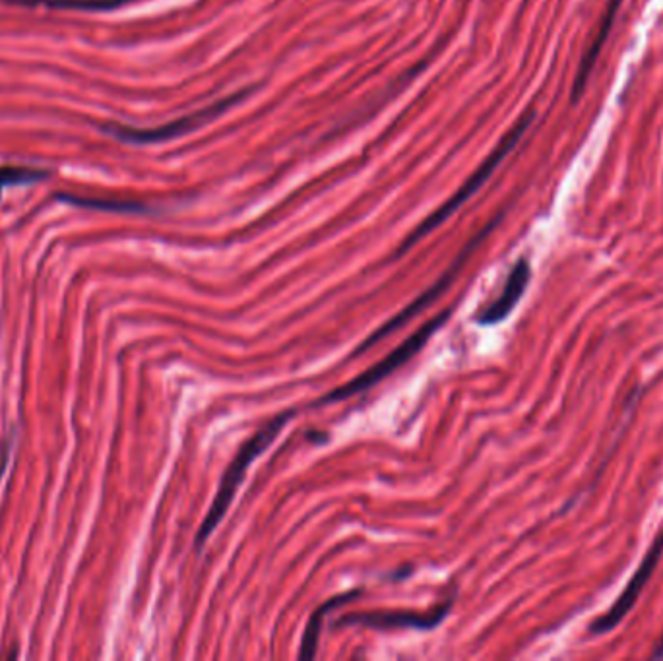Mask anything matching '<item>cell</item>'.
Here are the masks:
<instances>
[{
  "label": "cell",
  "instance_id": "obj_14",
  "mask_svg": "<svg viewBox=\"0 0 663 661\" xmlns=\"http://www.w3.org/2000/svg\"><path fill=\"white\" fill-rule=\"evenodd\" d=\"M663 658V634L662 638L656 642V648L652 652V660H662Z\"/></svg>",
  "mask_w": 663,
  "mask_h": 661
},
{
  "label": "cell",
  "instance_id": "obj_1",
  "mask_svg": "<svg viewBox=\"0 0 663 661\" xmlns=\"http://www.w3.org/2000/svg\"><path fill=\"white\" fill-rule=\"evenodd\" d=\"M293 417H295V411H282L280 415L270 419L256 435H253L249 441L239 448V452L235 454V458L231 460V464L223 472L218 493L214 497V503L210 506V510H208V514H206V518H204V522L198 530V536H196V547L198 549L218 530L221 520L225 518L229 506L237 495L239 485L245 479V473L251 468V464L260 454H264L274 444V441L280 437V433L284 431L285 425Z\"/></svg>",
  "mask_w": 663,
  "mask_h": 661
},
{
  "label": "cell",
  "instance_id": "obj_4",
  "mask_svg": "<svg viewBox=\"0 0 663 661\" xmlns=\"http://www.w3.org/2000/svg\"><path fill=\"white\" fill-rule=\"evenodd\" d=\"M663 559V530L652 541L650 549L646 551L644 559L640 561L638 568L634 570L629 584L625 586V590L619 594V598L613 601V605L601 613L600 617H596L588 632L592 636H601V634H609L611 630L617 629L634 609V605L638 603V599L642 596V592L646 590V586L650 584L652 576L656 574V570L660 567V561Z\"/></svg>",
  "mask_w": 663,
  "mask_h": 661
},
{
  "label": "cell",
  "instance_id": "obj_3",
  "mask_svg": "<svg viewBox=\"0 0 663 661\" xmlns=\"http://www.w3.org/2000/svg\"><path fill=\"white\" fill-rule=\"evenodd\" d=\"M450 315H452V309H446L439 315L433 316L431 320H427L419 330H415L411 334L408 340H404L394 351H390L377 365H373L371 369H367L359 377L351 378L348 384L324 394L320 400H316L313 408L344 402V400L353 398L355 394H361V392L377 386L384 378L390 377L394 371L404 367L411 357H415L423 349V346L433 338V334L441 328L442 324H446V320L450 318Z\"/></svg>",
  "mask_w": 663,
  "mask_h": 661
},
{
  "label": "cell",
  "instance_id": "obj_5",
  "mask_svg": "<svg viewBox=\"0 0 663 661\" xmlns=\"http://www.w3.org/2000/svg\"><path fill=\"white\" fill-rule=\"evenodd\" d=\"M499 220L501 218H497V220L493 221L491 225H487L477 237H475L474 241L462 251V254L454 260V264L442 274L441 278L435 282V284L431 285L429 289H425L413 303H410L402 313H398V315L394 316V318H390L388 322H384L382 326H380L379 330H375L361 346H357V349H355V353L353 355H359V353H363V351H367V349H371V347L375 346V344H379L380 340H384L386 336H390L394 330H398V328H402L408 320H411L413 316L419 315L425 307H429L431 303H435L439 297H441L442 293L450 287V284L454 282V278L458 276V272H460V268L464 266V262L468 260V256L472 254V252L475 251V247L491 233V229L499 223Z\"/></svg>",
  "mask_w": 663,
  "mask_h": 661
},
{
  "label": "cell",
  "instance_id": "obj_8",
  "mask_svg": "<svg viewBox=\"0 0 663 661\" xmlns=\"http://www.w3.org/2000/svg\"><path fill=\"white\" fill-rule=\"evenodd\" d=\"M530 282H532V264H530L528 258H520L512 266V270H510V274L506 278L503 293L489 307H485L477 315V324H481V326H493V324L503 322L506 316L510 315L516 309V305L524 297V293H526Z\"/></svg>",
  "mask_w": 663,
  "mask_h": 661
},
{
  "label": "cell",
  "instance_id": "obj_12",
  "mask_svg": "<svg viewBox=\"0 0 663 661\" xmlns=\"http://www.w3.org/2000/svg\"><path fill=\"white\" fill-rule=\"evenodd\" d=\"M14 4H28V6H47L57 10H82V12H105L115 10L130 0H10Z\"/></svg>",
  "mask_w": 663,
  "mask_h": 661
},
{
  "label": "cell",
  "instance_id": "obj_6",
  "mask_svg": "<svg viewBox=\"0 0 663 661\" xmlns=\"http://www.w3.org/2000/svg\"><path fill=\"white\" fill-rule=\"evenodd\" d=\"M243 94L231 95L229 99L220 101L208 109L196 111L189 117H183L179 121H173L169 125L159 126V128H150V130H142V128H134V126L123 125H109L105 126V132H109L111 136L128 142V144H158V142H169L173 138L185 136L192 130H198L200 126L210 123L212 119L220 117L221 113H225L229 107H233Z\"/></svg>",
  "mask_w": 663,
  "mask_h": 661
},
{
  "label": "cell",
  "instance_id": "obj_9",
  "mask_svg": "<svg viewBox=\"0 0 663 661\" xmlns=\"http://www.w3.org/2000/svg\"><path fill=\"white\" fill-rule=\"evenodd\" d=\"M623 6V0H609L607 2V8L601 16L600 28H598V33L592 41V45L586 49L584 57L580 59V64H578V70H576V76H574V82H572V90H570V103H578L582 99V95L586 92L588 88V82L592 78V72L598 64V59H600L601 51H603V45L607 43L609 39V33L613 30L615 22H617V14Z\"/></svg>",
  "mask_w": 663,
  "mask_h": 661
},
{
  "label": "cell",
  "instance_id": "obj_10",
  "mask_svg": "<svg viewBox=\"0 0 663 661\" xmlns=\"http://www.w3.org/2000/svg\"><path fill=\"white\" fill-rule=\"evenodd\" d=\"M359 596H361V590H351V592H346V594H340V596H336V598L324 601V603L316 609L315 613H313V617H311V621H309V625H307V629H305L303 640H301V652H299V658H301V660H313V658H315L316 652H318V640H320V630H322L324 617H326L330 611H334V609L346 605V603L353 601L355 598H359Z\"/></svg>",
  "mask_w": 663,
  "mask_h": 661
},
{
  "label": "cell",
  "instance_id": "obj_2",
  "mask_svg": "<svg viewBox=\"0 0 663 661\" xmlns=\"http://www.w3.org/2000/svg\"><path fill=\"white\" fill-rule=\"evenodd\" d=\"M534 119H536V111H534V109L526 111V113L518 119V123L506 132L505 138L499 142V146L493 150V154L479 165V169L475 171L474 175H472V177H470L460 189L456 190V194H454L450 200H446L441 208H439L437 212H433V214H431L427 220L423 221L419 227H415V231H413L410 237L400 245V249L396 252V258L402 256L404 252L410 251L413 245H417V243H419L423 237H427L431 231H435L437 227H441L444 221L448 220L456 210H460V208H462V206L474 196L475 192L487 183V179L495 173V169H497V167L505 161L506 156L518 146V142L522 140V136L526 134V130H528V128L532 126V123H534Z\"/></svg>",
  "mask_w": 663,
  "mask_h": 661
},
{
  "label": "cell",
  "instance_id": "obj_7",
  "mask_svg": "<svg viewBox=\"0 0 663 661\" xmlns=\"http://www.w3.org/2000/svg\"><path fill=\"white\" fill-rule=\"evenodd\" d=\"M452 601L435 609L433 613H411V611H379V613H351L338 625H363L371 629H417L431 630L446 619Z\"/></svg>",
  "mask_w": 663,
  "mask_h": 661
},
{
  "label": "cell",
  "instance_id": "obj_11",
  "mask_svg": "<svg viewBox=\"0 0 663 661\" xmlns=\"http://www.w3.org/2000/svg\"><path fill=\"white\" fill-rule=\"evenodd\" d=\"M57 198L66 204L80 206V208H94L103 212H117V214H146L148 208L140 202H127V200H111V198H97V196H78V194H57Z\"/></svg>",
  "mask_w": 663,
  "mask_h": 661
},
{
  "label": "cell",
  "instance_id": "obj_13",
  "mask_svg": "<svg viewBox=\"0 0 663 661\" xmlns=\"http://www.w3.org/2000/svg\"><path fill=\"white\" fill-rule=\"evenodd\" d=\"M49 171L45 169H32V167H0V196L2 190L12 185H33L45 181Z\"/></svg>",
  "mask_w": 663,
  "mask_h": 661
}]
</instances>
